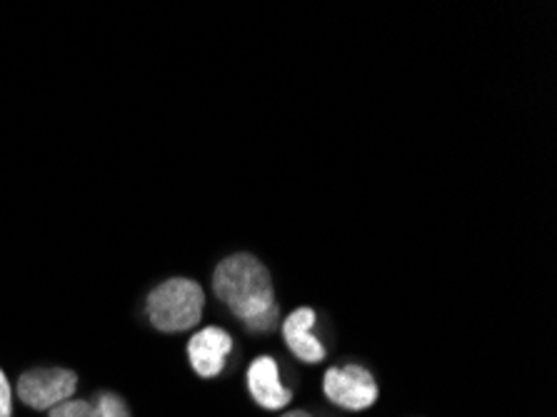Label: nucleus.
<instances>
[{
  "label": "nucleus",
  "instance_id": "9d476101",
  "mask_svg": "<svg viewBox=\"0 0 557 417\" xmlns=\"http://www.w3.org/2000/svg\"><path fill=\"white\" fill-rule=\"evenodd\" d=\"M0 417H13V388L0 370Z\"/></svg>",
  "mask_w": 557,
  "mask_h": 417
},
{
  "label": "nucleus",
  "instance_id": "9b49d317",
  "mask_svg": "<svg viewBox=\"0 0 557 417\" xmlns=\"http://www.w3.org/2000/svg\"><path fill=\"white\" fill-rule=\"evenodd\" d=\"M281 417H312L308 410H288V413H283Z\"/></svg>",
  "mask_w": 557,
  "mask_h": 417
},
{
  "label": "nucleus",
  "instance_id": "423d86ee",
  "mask_svg": "<svg viewBox=\"0 0 557 417\" xmlns=\"http://www.w3.org/2000/svg\"><path fill=\"white\" fill-rule=\"evenodd\" d=\"M246 380L252 400H256L263 410H283V407L290 405L293 390L281 380V368H277L275 357H256V360L250 363Z\"/></svg>",
  "mask_w": 557,
  "mask_h": 417
},
{
  "label": "nucleus",
  "instance_id": "6e6552de",
  "mask_svg": "<svg viewBox=\"0 0 557 417\" xmlns=\"http://www.w3.org/2000/svg\"><path fill=\"white\" fill-rule=\"evenodd\" d=\"M92 407H96L98 417H131L125 400L115 393H98Z\"/></svg>",
  "mask_w": 557,
  "mask_h": 417
},
{
  "label": "nucleus",
  "instance_id": "0eeeda50",
  "mask_svg": "<svg viewBox=\"0 0 557 417\" xmlns=\"http://www.w3.org/2000/svg\"><path fill=\"white\" fill-rule=\"evenodd\" d=\"M315 320L318 315L312 308H298L293 310L288 318L283 320V338H285V345L290 347V353L298 357L300 363H308V365H318L325 360V345L320 343V340L312 335V328H315Z\"/></svg>",
  "mask_w": 557,
  "mask_h": 417
},
{
  "label": "nucleus",
  "instance_id": "f03ea898",
  "mask_svg": "<svg viewBox=\"0 0 557 417\" xmlns=\"http://www.w3.org/2000/svg\"><path fill=\"white\" fill-rule=\"evenodd\" d=\"M206 310V293L190 278H171L148 293L146 315L160 333H188L198 328Z\"/></svg>",
  "mask_w": 557,
  "mask_h": 417
},
{
  "label": "nucleus",
  "instance_id": "39448f33",
  "mask_svg": "<svg viewBox=\"0 0 557 417\" xmlns=\"http://www.w3.org/2000/svg\"><path fill=\"white\" fill-rule=\"evenodd\" d=\"M233 353V338L223 328L208 326L198 330L188 340V360L190 368L200 378H218L225 370L227 357Z\"/></svg>",
  "mask_w": 557,
  "mask_h": 417
},
{
  "label": "nucleus",
  "instance_id": "f257e3e1",
  "mask_svg": "<svg viewBox=\"0 0 557 417\" xmlns=\"http://www.w3.org/2000/svg\"><path fill=\"white\" fill-rule=\"evenodd\" d=\"M213 291L250 333H270L281 320L273 278L256 255L233 253L218 262Z\"/></svg>",
  "mask_w": 557,
  "mask_h": 417
},
{
  "label": "nucleus",
  "instance_id": "7ed1b4c3",
  "mask_svg": "<svg viewBox=\"0 0 557 417\" xmlns=\"http://www.w3.org/2000/svg\"><path fill=\"white\" fill-rule=\"evenodd\" d=\"M78 388V376L67 368H33L25 370L15 385V395L30 410H53L71 400Z\"/></svg>",
  "mask_w": 557,
  "mask_h": 417
},
{
  "label": "nucleus",
  "instance_id": "1a4fd4ad",
  "mask_svg": "<svg viewBox=\"0 0 557 417\" xmlns=\"http://www.w3.org/2000/svg\"><path fill=\"white\" fill-rule=\"evenodd\" d=\"M48 417H98L96 407L88 400H65V403L55 405L53 410H48Z\"/></svg>",
  "mask_w": 557,
  "mask_h": 417
},
{
  "label": "nucleus",
  "instance_id": "20e7f679",
  "mask_svg": "<svg viewBox=\"0 0 557 417\" xmlns=\"http://www.w3.org/2000/svg\"><path fill=\"white\" fill-rule=\"evenodd\" d=\"M323 393L333 405L343 410L360 413L375 405L377 400V382L373 372L362 365H335L327 368L323 378Z\"/></svg>",
  "mask_w": 557,
  "mask_h": 417
}]
</instances>
